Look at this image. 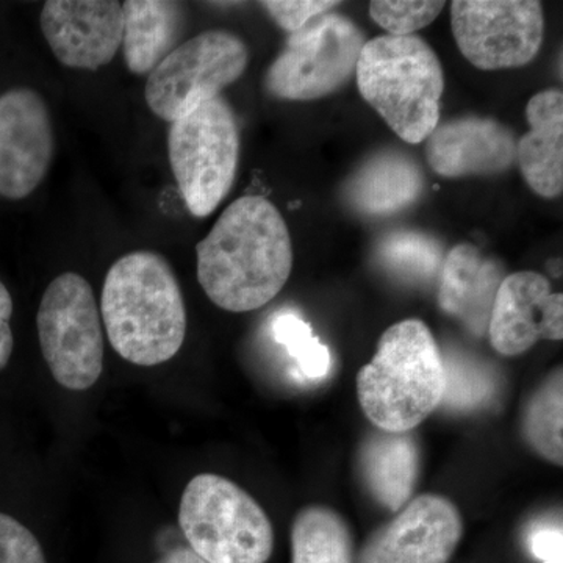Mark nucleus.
Here are the masks:
<instances>
[{"label":"nucleus","mask_w":563,"mask_h":563,"mask_svg":"<svg viewBox=\"0 0 563 563\" xmlns=\"http://www.w3.org/2000/svg\"><path fill=\"white\" fill-rule=\"evenodd\" d=\"M198 280L214 306L243 313L282 291L292 269L287 222L269 199L243 196L228 207L196 246Z\"/></svg>","instance_id":"1"},{"label":"nucleus","mask_w":563,"mask_h":563,"mask_svg":"<svg viewBox=\"0 0 563 563\" xmlns=\"http://www.w3.org/2000/svg\"><path fill=\"white\" fill-rule=\"evenodd\" d=\"M101 314L111 347L133 365L172 361L187 335L179 280L166 258L151 251L113 263L103 280Z\"/></svg>","instance_id":"2"},{"label":"nucleus","mask_w":563,"mask_h":563,"mask_svg":"<svg viewBox=\"0 0 563 563\" xmlns=\"http://www.w3.org/2000/svg\"><path fill=\"white\" fill-rule=\"evenodd\" d=\"M443 352L420 320L396 322L357 374L358 402L379 431H413L442 404Z\"/></svg>","instance_id":"3"},{"label":"nucleus","mask_w":563,"mask_h":563,"mask_svg":"<svg viewBox=\"0 0 563 563\" xmlns=\"http://www.w3.org/2000/svg\"><path fill=\"white\" fill-rule=\"evenodd\" d=\"M355 74L363 99L399 139L420 144L440 124L442 63L420 36L383 35L368 41Z\"/></svg>","instance_id":"4"},{"label":"nucleus","mask_w":563,"mask_h":563,"mask_svg":"<svg viewBox=\"0 0 563 563\" xmlns=\"http://www.w3.org/2000/svg\"><path fill=\"white\" fill-rule=\"evenodd\" d=\"M179 526L190 550L207 563H266L274 550L268 515L232 481L192 477L181 495Z\"/></svg>","instance_id":"5"},{"label":"nucleus","mask_w":563,"mask_h":563,"mask_svg":"<svg viewBox=\"0 0 563 563\" xmlns=\"http://www.w3.org/2000/svg\"><path fill=\"white\" fill-rule=\"evenodd\" d=\"M168 155L177 187L192 217L206 218L232 190L240 161V128L221 96L172 122Z\"/></svg>","instance_id":"6"},{"label":"nucleus","mask_w":563,"mask_h":563,"mask_svg":"<svg viewBox=\"0 0 563 563\" xmlns=\"http://www.w3.org/2000/svg\"><path fill=\"white\" fill-rule=\"evenodd\" d=\"M36 328L44 361L62 387L85 391L98 383L103 369L101 310L87 279L70 272L55 277L41 299Z\"/></svg>","instance_id":"7"},{"label":"nucleus","mask_w":563,"mask_h":563,"mask_svg":"<svg viewBox=\"0 0 563 563\" xmlns=\"http://www.w3.org/2000/svg\"><path fill=\"white\" fill-rule=\"evenodd\" d=\"M365 38L342 14H321L290 33L284 51L266 73V90L284 101H314L352 79Z\"/></svg>","instance_id":"8"},{"label":"nucleus","mask_w":563,"mask_h":563,"mask_svg":"<svg viewBox=\"0 0 563 563\" xmlns=\"http://www.w3.org/2000/svg\"><path fill=\"white\" fill-rule=\"evenodd\" d=\"M250 52L225 31L199 33L176 47L150 74L144 98L152 113L174 122L198 103L218 98L246 70Z\"/></svg>","instance_id":"9"},{"label":"nucleus","mask_w":563,"mask_h":563,"mask_svg":"<svg viewBox=\"0 0 563 563\" xmlns=\"http://www.w3.org/2000/svg\"><path fill=\"white\" fill-rule=\"evenodd\" d=\"M451 24L463 57L483 70L528 65L543 43V9L536 0H455Z\"/></svg>","instance_id":"10"},{"label":"nucleus","mask_w":563,"mask_h":563,"mask_svg":"<svg viewBox=\"0 0 563 563\" xmlns=\"http://www.w3.org/2000/svg\"><path fill=\"white\" fill-rule=\"evenodd\" d=\"M51 111L31 88L0 96V196L20 201L38 188L54 158Z\"/></svg>","instance_id":"11"},{"label":"nucleus","mask_w":563,"mask_h":563,"mask_svg":"<svg viewBox=\"0 0 563 563\" xmlns=\"http://www.w3.org/2000/svg\"><path fill=\"white\" fill-rule=\"evenodd\" d=\"M462 536L457 507L444 496L426 493L376 529L355 563H448Z\"/></svg>","instance_id":"12"},{"label":"nucleus","mask_w":563,"mask_h":563,"mask_svg":"<svg viewBox=\"0 0 563 563\" xmlns=\"http://www.w3.org/2000/svg\"><path fill=\"white\" fill-rule=\"evenodd\" d=\"M40 24L62 65L96 70L109 65L120 49L124 13L114 0H49Z\"/></svg>","instance_id":"13"},{"label":"nucleus","mask_w":563,"mask_h":563,"mask_svg":"<svg viewBox=\"0 0 563 563\" xmlns=\"http://www.w3.org/2000/svg\"><path fill=\"white\" fill-rule=\"evenodd\" d=\"M496 352L507 357L523 354L540 340L563 339V298L551 291L542 274L520 272L504 277L488 322Z\"/></svg>","instance_id":"14"},{"label":"nucleus","mask_w":563,"mask_h":563,"mask_svg":"<svg viewBox=\"0 0 563 563\" xmlns=\"http://www.w3.org/2000/svg\"><path fill=\"white\" fill-rule=\"evenodd\" d=\"M429 166L443 177L493 176L514 165L517 141L501 122L466 117L439 124L428 136Z\"/></svg>","instance_id":"15"},{"label":"nucleus","mask_w":563,"mask_h":563,"mask_svg":"<svg viewBox=\"0 0 563 563\" xmlns=\"http://www.w3.org/2000/svg\"><path fill=\"white\" fill-rule=\"evenodd\" d=\"M501 265L473 244H459L440 272L439 303L474 336H484L496 292L504 280Z\"/></svg>","instance_id":"16"},{"label":"nucleus","mask_w":563,"mask_h":563,"mask_svg":"<svg viewBox=\"0 0 563 563\" xmlns=\"http://www.w3.org/2000/svg\"><path fill=\"white\" fill-rule=\"evenodd\" d=\"M529 132L517 143L515 161L537 195L558 198L563 190V96L547 90L533 96L526 109Z\"/></svg>","instance_id":"17"},{"label":"nucleus","mask_w":563,"mask_h":563,"mask_svg":"<svg viewBox=\"0 0 563 563\" xmlns=\"http://www.w3.org/2000/svg\"><path fill=\"white\" fill-rule=\"evenodd\" d=\"M358 465L373 498L393 512H399L417 487L420 448L410 432L372 433L362 444Z\"/></svg>","instance_id":"18"},{"label":"nucleus","mask_w":563,"mask_h":563,"mask_svg":"<svg viewBox=\"0 0 563 563\" xmlns=\"http://www.w3.org/2000/svg\"><path fill=\"white\" fill-rule=\"evenodd\" d=\"M124 62L136 76L151 74L176 47L184 35L185 10L179 2L128 0L122 3Z\"/></svg>","instance_id":"19"},{"label":"nucleus","mask_w":563,"mask_h":563,"mask_svg":"<svg viewBox=\"0 0 563 563\" xmlns=\"http://www.w3.org/2000/svg\"><path fill=\"white\" fill-rule=\"evenodd\" d=\"M422 174L406 155L384 152L365 163L347 185V198L366 214H390L420 198Z\"/></svg>","instance_id":"20"},{"label":"nucleus","mask_w":563,"mask_h":563,"mask_svg":"<svg viewBox=\"0 0 563 563\" xmlns=\"http://www.w3.org/2000/svg\"><path fill=\"white\" fill-rule=\"evenodd\" d=\"M291 563H355L354 539L342 515L309 506L291 526Z\"/></svg>","instance_id":"21"},{"label":"nucleus","mask_w":563,"mask_h":563,"mask_svg":"<svg viewBox=\"0 0 563 563\" xmlns=\"http://www.w3.org/2000/svg\"><path fill=\"white\" fill-rule=\"evenodd\" d=\"M563 374L555 369L529 399L523 418V435L543 459L563 463Z\"/></svg>","instance_id":"22"},{"label":"nucleus","mask_w":563,"mask_h":563,"mask_svg":"<svg viewBox=\"0 0 563 563\" xmlns=\"http://www.w3.org/2000/svg\"><path fill=\"white\" fill-rule=\"evenodd\" d=\"M443 362L446 384L440 406L454 412H470L495 398L498 383L485 363L457 351L443 355Z\"/></svg>","instance_id":"23"},{"label":"nucleus","mask_w":563,"mask_h":563,"mask_svg":"<svg viewBox=\"0 0 563 563\" xmlns=\"http://www.w3.org/2000/svg\"><path fill=\"white\" fill-rule=\"evenodd\" d=\"M385 268L407 282H431L443 266V251L431 236L418 232H395L380 244Z\"/></svg>","instance_id":"24"},{"label":"nucleus","mask_w":563,"mask_h":563,"mask_svg":"<svg viewBox=\"0 0 563 563\" xmlns=\"http://www.w3.org/2000/svg\"><path fill=\"white\" fill-rule=\"evenodd\" d=\"M274 340L282 344L298 363V372L306 379L318 380L332 368L329 347L313 335L309 322L296 313H280L272 324Z\"/></svg>","instance_id":"25"},{"label":"nucleus","mask_w":563,"mask_h":563,"mask_svg":"<svg viewBox=\"0 0 563 563\" xmlns=\"http://www.w3.org/2000/svg\"><path fill=\"white\" fill-rule=\"evenodd\" d=\"M444 9V2L432 0H373L369 16L390 36H410L428 27Z\"/></svg>","instance_id":"26"},{"label":"nucleus","mask_w":563,"mask_h":563,"mask_svg":"<svg viewBox=\"0 0 563 563\" xmlns=\"http://www.w3.org/2000/svg\"><path fill=\"white\" fill-rule=\"evenodd\" d=\"M0 563H47L43 548L16 518L0 512Z\"/></svg>","instance_id":"27"},{"label":"nucleus","mask_w":563,"mask_h":563,"mask_svg":"<svg viewBox=\"0 0 563 563\" xmlns=\"http://www.w3.org/2000/svg\"><path fill=\"white\" fill-rule=\"evenodd\" d=\"M339 3L332 0H268V2H262V5L272 14L279 27L295 33Z\"/></svg>","instance_id":"28"},{"label":"nucleus","mask_w":563,"mask_h":563,"mask_svg":"<svg viewBox=\"0 0 563 563\" xmlns=\"http://www.w3.org/2000/svg\"><path fill=\"white\" fill-rule=\"evenodd\" d=\"M526 547L540 563H563L561 518L533 521L526 532Z\"/></svg>","instance_id":"29"},{"label":"nucleus","mask_w":563,"mask_h":563,"mask_svg":"<svg viewBox=\"0 0 563 563\" xmlns=\"http://www.w3.org/2000/svg\"><path fill=\"white\" fill-rule=\"evenodd\" d=\"M11 317H13V299L0 280V372L9 365L13 354L14 336L10 325Z\"/></svg>","instance_id":"30"},{"label":"nucleus","mask_w":563,"mask_h":563,"mask_svg":"<svg viewBox=\"0 0 563 563\" xmlns=\"http://www.w3.org/2000/svg\"><path fill=\"white\" fill-rule=\"evenodd\" d=\"M155 563H207L199 555L192 553L190 548H176L165 555H162Z\"/></svg>","instance_id":"31"}]
</instances>
